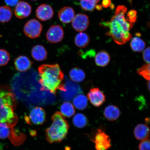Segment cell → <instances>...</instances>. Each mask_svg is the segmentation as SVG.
Instances as JSON below:
<instances>
[{"label":"cell","mask_w":150,"mask_h":150,"mask_svg":"<svg viewBox=\"0 0 150 150\" xmlns=\"http://www.w3.org/2000/svg\"><path fill=\"white\" fill-rule=\"evenodd\" d=\"M100 0H96L97 3H99V2L100 1Z\"/></svg>","instance_id":"8d00e7d4"},{"label":"cell","mask_w":150,"mask_h":150,"mask_svg":"<svg viewBox=\"0 0 150 150\" xmlns=\"http://www.w3.org/2000/svg\"><path fill=\"white\" fill-rule=\"evenodd\" d=\"M131 47L133 51L137 52H141L146 46L145 42L138 37H135L131 39L130 43Z\"/></svg>","instance_id":"7402d4cb"},{"label":"cell","mask_w":150,"mask_h":150,"mask_svg":"<svg viewBox=\"0 0 150 150\" xmlns=\"http://www.w3.org/2000/svg\"><path fill=\"white\" fill-rule=\"evenodd\" d=\"M137 16V11L134 10H131L127 13L126 19L130 23L134 24L136 21Z\"/></svg>","instance_id":"f546056e"},{"label":"cell","mask_w":150,"mask_h":150,"mask_svg":"<svg viewBox=\"0 0 150 150\" xmlns=\"http://www.w3.org/2000/svg\"><path fill=\"white\" fill-rule=\"evenodd\" d=\"M87 97L91 104L96 107L102 105L106 100L105 96L98 88H94L90 90Z\"/></svg>","instance_id":"ba28073f"},{"label":"cell","mask_w":150,"mask_h":150,"mask_svg":"<svg viewBox=\"0 0 150 150\" xmlns=\"http://www.w3.org/2000/svg\"><path fill=\"white\" fill-rule=\"evenodd\" d=\"M5 2L9 6L13 7L18 3V0H4Z\"/></svg>","instance_id":"d6a6232c"},{"label":"cell","mask_w":150,"mask_h":150,"mask_svg":"<svg viewBox=\"0 0 150 150\" xmlns=\"http://www.w3.org/2000/svg\"><path fill=\"white\" fill-rule=\"evenodd\" d=\"M64 33L62 28L59 25H52L46 34V38L49 42L56 43L61 42L63 38Z\"/></svg>","instance_id":"52a82bcc"},{"label":"cell","mask_w":150,"mask_h":150,"mask_svg":"<svg viewBox=\"0 0 150 150\" xmlns=\"http://www.w3.org/2000/svg\"><path fill=\"white\" fill-rule=\"evenodd\" d=\"M149 81H149H148V83H147V86H148V89H149H149H150V82H149Z\"/></svg>","instance_id":"d590c367"},{"label":"cell","mask_w":150,"mask_h":150,"mask_svg":"<svg viewBox=\"0 0 150 150\" xmlns=\"http://www.w3.org/2000/svg\"><path fill=\"white\" fill-rule=\"evenodd\" d=\"M73 123L76 127L82 128L87 125L88 120L84 114L78 113L76 114L73 118Z\"/></svg>","instance_id":"cb8c5ba5"},{"label":"cell","mask_w":150,"mask_h":150,"mask_svg":"<svg viewBox=\"0 0 150 150\" xmlns=\"http://www.w3.org/2000/svg\"><path fill=\"white\" fill-rule=\"evenodd\" d=\"M111 4V1L110 0H103L102 6L105 8H107Z\"/></svg>","instance_id":"836d02e7"},{"label":"cell","mask_w":150,"mask_h":150,"mask_svg":"<svg viewBox=\"0 0 150 150\" xmlns=\"http://www.w3.org/2000/svg\"><path fill=\"white\" fill-rule=\"evenodd\" d=\"M69 76L71 80L75 82H82L85 79L86 74L83 70L78 67H74L70 71Z\"/></svg>","instance_id":"d6986e66"},{"label":"cell","mask_w":150,"mask_h":150,"mask_svg":"<svg viewBox=\"0 0 150 150\" xmlns=\"http://www.w3.org/2000/svg\"><path fill=\"white\" fill-rule=\"evenodd\" d=\"M95 8H96L97 10L100 11L102 10V6L101 5H98L96 6Z\"/></svg>","instance_id":"e575fe53"},{"label":"cell","mask_w":150,"mask_h":150,"mask_svg":"<svg viewBox=\"0 0 150 150\" xmlns=\"http://www.w3.org/2000/svg\"><path fill=\"white\" fill-rule=\"evenodd\" d=\"M54 14V11L52 7L46 4L40 5L38 7L36 11L37 18L42 21L51 19Z\"/></svg>","instance_id":"8fae6325"},{"label":"cell","mask_w":150,"mask_h":150,"mask_svg":"<svg viewBox=\"0 0 150 150\" xmlns=\"http://www.w3.org/2000/svg\"><path fill=\"white\" fill-rule=\"evenodd\" d=\"M58 16L62 22L69 23L72 22L74 18V11L71 7H65L59 11Z\"/></svg>","instance_id":"5bb4252c"},{"label":"cell","mask_w":150,"mask_h":150,"mask_svg":"<svg viewBox=\"0 0 150 150\" xmlns=\"http://www.w3.org/2000/svg\"><path fill=\"white\" fill-rule=\"evenodd\" d=\"M11 127L6 124L0 123V139H5L10 136Z\"/></svg>","instance_id":"83f0119b"},{"label":"cell","mask_w":150,"mask_h":150,"mask_svg":"<svg viewBox=\"0 0 150 150\" xmlns=\"http://www.w3.org/2000/svg\"><path fill=\"white\" fill-rule=\"evenodd\" d=\"M91 140L95 144L96 150H108L111 147L110 136L100 129L97 130Z\"/></svg>","instance_id":"5b68a950"},{"label":"cell","mask_w":150,"mask_h":150,"mask_svg":"<svg viewBox=\"0 0 150 150\" xmlns=\"http://www.w3.org/2000/svg\"><path fill=\"white\" fill-rule=\"evenodd\" d=\"M61 111L64 117H70L74 115L75 110L74 106L71 103L66 102L62 104Z\"/></svg>","instance_id":"603a6c76"},{"label":"cell","mask_w":150,"mask_h":150,"mask_svg":"<svg viewBox=\"0 0 150 150\" xmlns=\"http://www.w3.org/2000/svg\"><path fill=\"white\" fill-rule=\"evenodd\" d=\"M139 150H150V140L147 139L142 141L139 145Z\"/></svg>","instance_id":"4dcf8cb0"},{"label":"cell","mask_w":150,"mask_h":150,"mask_svg":"<svg viewBox=\"0 0 150 150\" xmlns=\"http://www.w3.org/2000/svg\"><path fill=\"white\" fill-rule=\"evenodd\" d=\"M41 90L55 94L57 90L66 91L64 74L58 64H43L38 67Z\"/></svg>","instance_id":"7a4b0ae2"},{"label":"cell","mask_w":150,"mask_h":150,"mask_svg":"<svg viewBox=\"0 0 150 150\" xmlns=\"http://www.w3.org/2000/svg\"><path fill=\"white\" fill-rule=\"evenodd\" d=\"M33 62L27 57L20 56L15 60L14 65L17 70L20 72H25L31 68Z\"/></svg>","instance_id":"4fadbf2b"},{"label":"cell","mask_w":150,"mask_h":150,"mask_svg":"<svg viewBox=\"0 0 150 150\" xmlns=\"http://www.w3.org/2000/svg\"><path fill=\"white\" fill-rule=\"evenodd\" d=\"M150 47H148L144 50L143 53L144 61L148 64H150Z\"/></svg>","instance_id":"1f68e13d"},{"label":"cell","mask_w":150,"mask_h":150,"mask_svg":"<svg viewBox=\"0 0 150 150\" xmlns=\"http://www.w3.org/2000/svg\"><path fill=\"white\" fill-rule=\"evenodd\" d=\"M90 37L87 34L81 32L76 35L75 38V43L78 47H86L89 44Z\"/></svg>","instance_id":"ffe728a7"},{"label":"cell","mask_w":150,"mask_h":150,"mask_svg":"<svg viewBox=\"0 0 150 150\" xmlns=\"http://www.w3.org/2000/svg\"><path fill=\"white\" fill-rule=\"evenodd\" d=\"M110 59V55L105 50H101L96 55L95 62L98 66L104 67L109 63Z\"/></svg>","instance_id":"ac0fdd59"},{"label":"cell","mask_w":150,"mask_h":150,"mask_svg":"<svg viewBox=\"0 0 150 150\" xmlns=\"http://www.w3.org/2000/svg\"><path fill=\"white\" fill-rule=\"evenodd\" d=\"M12 16V13L10 8L7 6L0 7V22L6 23L10 21Z\"/></svg>","instance_id":"d4e9b609"},{"label":"cell","mask_w":150,"mask_h":150,"mask_svg":"<svg viewBox=\"0 0 150 150\" xmlns=\"http://www.w3.org/2000/svg\"><path fill=\"white\" fill-rule=\"evenodd\" d=\"M31 55L35 60L42 61L46 59L47 52L44 47L41 45H37L33 47L32 50Z\"/></svg>","instance_id":"e0dca14e"},{"label":"cell","mask_w":150,"mask_h":150,"mask_svg":"<svg viewBox=\"0 0 150 150\" xmlns=\"http://www.w3.org/2000/svg\"><path fill=\"white\" fill-rule=\"evenodd\" d=\"M150 64L147 63L139 69L137 72L138 74L143 77L145 79L149 81L150 78Z\"/></svg>","instance_id":"4316f807"},{"label":"cell","mask_w":150,"mask_h":150,"mask_svg":"<svg viewBox=\"0 0 150 150\" xmlns=\"http://www.w3.org/2000/svg\"><path fill=\"white\" fill-rule=\"evenodd\" d=\"M134 134L135 137L138 140L143 141L147 139L149 136V127L142 124L138 125L134 129Z\"/></svg>","instance_id":"9a60e30c"},{"label":"cell","mask_w":150,"mask_h":150,"mask_svg":"<svg viewBox=\"0 0 150 150\" xmlns=\"http://www.w3.org/2000/svg\"><path fill=\"white\" fill-rule=\"evenodd\" d=\"M72 21V25L74 29L80 32L87 30L89 24L88 17L83 14H76Z\"/></svg>","instance_id":"9c48e42d"},{"label":"cell","mask_w":150,"mask_h":150,"mask_svg":"<svg viewBox=\"0 0 150 150\" xmlns=\"http://www.w3.org/2000/svg\"><path fill=\"white\" fill-rule=\"evenodd\" d=\"M127 11V8L124 6H119L110 21L102 22L100 24L103 27L108 28L106 35L111 37L118 45L125 44L132 38L130 31L134 24L130 23L125 18Z\"/></svg>","instance_id":"6da1fadb"},{"label":"cell","mask_w":150,"mask_h":150,"mask_svg":"<svg viewBox=\"0 0 150 150\" xmlns=\"http://www.w3.org/2000/svg\"><path fill=\"white\" fill-rule=\"evenodd\" d=\"M81 6L84 10L92 11L97 4L96 0H80Z\"/></svg>","instance_id":"484cf974"},{"label":"cell","mask_w":150,"mask_h":150,"mask_svg":"<svg viewBox=\"0 0 150 150\" xmlns=\"http://www.w3.org/2000/svg\"><path fill=\"white\" fill-rule=\"evenodd\" d=\"M52 124L47 129L46 136L50 143L61 142L66 136L69 129L68 122L60 112H56L52 115Z\"/></svg>","instance_id":"277c9868"},{"label":"cell","mask_w":150,"mask_h":150,"mask_svg":"<svg viewBox=\"0 0 150 150\" xmlns=\"http://www.w3.org/2000/svg\"><path fill=\"white\" fill-rule=\"evenodd\" d=\"M31 1H37V0H31Z\"/></svg>","instance_id":"74e56055"},{"label":"cell","mask_w":150,"mask_h":150,"mask_svg":"<svg viewBox=\"0 0 150 150\" xmlns=\"http://www.w3.org/2000/svg\"><path fill=\"white\" fill-rule=\"evenodd\" d=\"M31 12V7L29 4L24 1L19 2L16 5L14 10L17 18L22 19L28 17Z\"/></svg>","instance_id":"7c38bea8"},{"label":"cell","mask_w":150,"mask_h":150,"mask_svg":"<svg viewBox=\"0 0 150 150\" xmlns=\"http://www.w3.org/2000/svg\"><path fill=\"white\" fill-rule=\"evenodd\" d=\"M104 114L105 117L108 121H114L119 117L120 111L117 107L110 105L105 108Z\"/></svg>","instance_id":"2e32d148"},{"label":"cell","mask_w":150,"mask_h":150,"mask_svg":"<svg viewBox=\"0 0 150 150\" xmlns=\"http://www.w3.org/2000/svg\"><path fill=\"white\" fill-rule=\"evenodd\" d=\"M28 118L29 122L33 125H42L45 120L46 113L42 108L36 107L31 110Z\"/></svg>","instance_id":"30bf717a"},{"label":"cell","mask_w":150,"mask_h":150,"mask_svg":"<svg viewBox=\"0 0 150 150\" xmlns=\"http://www.w3.org/2000/svg\"><path fill=\"white\" fill-rule=\"evenodd\" d=\"M14 95L10 89L0 86V123L6 124L12 127L16 125L17 117L14 112Z\"/></svg>","instance_id":"3957f363"},{"label":"cell","mask_w":150,"mask_h":150,"mask_svg":"<svg viewBox=\"0 0 150 150\" xmlns=\"http://www.w3.org/2000/svg\"><path fill=\"white\" fill-rule=\"evenodd\" d=\"M10 59V55L6 50L0 49V66L7 64Z\"/></svg>","instance_id":"f1b7e54d"},{"label":"cell","mask_w":150,"mask_h":150,"mask_svg":"<svg viewBox=\"0 0 150 150\" xmlns=\"http://www.w3.org/2000/svg\"><path fill=\"white\" fill-rule=\"evenodd\" d=\"M88 98L85 95L79 94L76 96L73 100V104L77 109L83 110L88 106Z\"/></svg>","instance_id":"44dd1931"},{"label":"cell","mask_w":150,"mask_h":150,"mask_svg":"<svg viewBox=\"0 0 150 150\" xmlns=\"http://www.w3.org/2000/svg\"><path fill=\"white\" fill-rule=\"evenodd\" d=\"M42 29V24L38 21L33 19L25 24L23 30L26 36L29 38L34 39L40 35Z\"/></svg>","instance_id":"8992f818"}]
</instances>
